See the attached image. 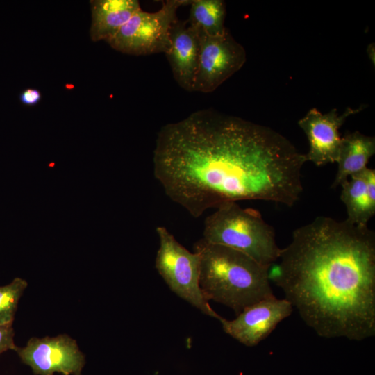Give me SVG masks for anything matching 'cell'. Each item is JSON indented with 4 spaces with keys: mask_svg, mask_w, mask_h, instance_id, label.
<instances>
[{
    "mask_svg": "<svg viewBox=\"0 0 375 375\" xmlns=\"http://www.w3.org/2000/svg\"><path fill=\"white\" fill-rule=\"evenodd\" d=\"M14 335L12 323L0 325V354L8 350L17 349Z\"/></svg>",
    "mask_w": 375,
    "mask_h": 375,
    "instance_id": "17",
    "label": "cell"
},
{
    "mask_svg": "<svg viewBox=\"0 0 375 375\" xmlns=\"http://www.w3.org/2000/svg\"><path fill=\"white\" fill-rule=\"evenodd\" d=\"M19 99L25 106H34L41 101L42 93L38 89L28 88L21 92Z\"/></svg>",
    "mask_w": 375,
    "mask_h": 375,
    "instance_id": "18",
    "label": "cell"
},
{
    "mask_svg": "<svg viewBox=\"0 0 375 375\" xmlns=\"http://www.w3.org/2000/svg\"><path fill=\"white\" fill-rule=\"evenodd\" d=\"M306 161L276 131L212 108L162 126L153 156L165 194L195 218L244 200L294 206Z\"/></svg>",
    "mask_w": 375,
    "mask_h": 375,
    "instance_id": "1",
    "label": "cell"
},
{
    "mask_svg": "<svg viewBox=\"0 0 375 375\" xmlns=\"http://www.w3.org/2000/svg\"><path fill=\"white\" fill-rule=\"evenodd\" d=\"M362 109V106L355 109L347 108L340 115L335 108L326 114L315 108L309 110L298 122L309 142V151L305 154L307 161L317 166L336 162L342 143L339 129L349 116Z\"/></svg>",
    "mask_w": 375,
    "mask_h": 375,
    "instance_id": "10",
    "label": "cell"
},
{
    "mask_svg": "<svg viewBox=\"0 0 375 375\" xmlns=\"http://www.w3.org/2000/svg\"><path fill=\"white\" fill-rule=\"evenodd\" d=\"M190 0H166L157 11L140 9L106 41L124 53L141 56L164 53L169 47V30L178 19L177 10Z\"/></svg>",
    "mask_w": 375,
    "mask_h": 375,
    "instance_id": "6",
    "label": "cell"
},
{
    "mask_svg": "<svg viewBox=\"0 0 375 375\" xmlns=\"http://www.w3.org/2000/svg\"><path fill=\"white\" fill-rule=\"evenodd\" d=\"M27 285L26 281L17 277L0 286V325L13 323L19 301Z\"/></svg>",
    "mask_w": 375,
    "mask_h": 375,
    "instance_id": "16",
    "label": "cell"
},
{
    "mask_svg": "<svg viewBox=\"0 0 375 375\" xmlns=\"http://www.w3.org/2000/svg\"><path fill=\"white\" fill-rule=\"evenodd\" d=\"M269 278L319 336L375 335V233L367 226L316 217L293 231Z\"/></svg>",
    "mask_w": 375,
    "mask_h": 375,
    "instance_id": "2",
    "label": "cell"
},
{
    "mask_svg": "<svg viewBox=\"0 0 375 375\" xmlns=\"http://www.w3.org/2000/svg\"><path fill=\"white\" fill-rule=\"evenodd\" d=\"M188 24L199 33L222 34L226 31V4L222 0H190Z\"/></svg>",
    "mask_w": 375,
    "mask_h": 375,
    "instance_id": "15",
    "label": "cell"
},
{
    "mask_svg": "<svg viewBox=\"0 0 375 375\" xmlns=\"http://www.w3.org/2000/svg\"><path fill=\"white\" fill-rule=\"evenodd\" d=\"M374 153V137L365 135L358 131L342 137L336 161L338 171L331 188H337L351 176L366 169L369 160Z\"/></svg>",
    "mask_w": 375,
    "mask_h": 375,
    "instance_id": "14",
    "label": "cell"
},
{
    "mask_svg": "<svg viewBox=\"0 0 375 375\" xmlns=\"http://www.w3.org/2000/svg\"><path fill=\"white\" fill-rule=\"evenodd\" d=\"M293 309L285 299H279L274 296L244 308L232 320L222 316L218 320L226 333L247 347H253L290 317Z\"/></svg>",
    "mask_w": 375,
    "mask_h": 375,
    "instance_id": "9",
    "label": "cell"
},
{
    "mask_svg": "<svg viewBox=\"0 0 375 375\" xmlns=\"http://www.w3.org/2000/svg\"><path fill=\"white\" fill-rule=\"evenodd\" d=\"M200 53V35L186 20L177 19L169 30V47L165 53L178 84L193 92Z\"/></svg>",
    "mask_w": 375,
    "mask_h": 375,
    "instance_id": "11",
    "label": "cell"
},
{
    "mask_svg": "<svg viewBox=\"0 0 375 375\" xmlns=\"http://www.w3.org/2000/svg\"><path fill=\"white\" fill-rule=\"evenodd\" d=\"M159 239L155 266L169 288L203 314L220 317L209 305L201 289L200 256L181 244L165 226L156 229Z\"/></svg>",
    "mask_w": 375,
    "mask_h": 375,
    "instance_id": "5",
    "label": "cell"
},
{
    "mask_svg": "<svg viewBox=\"0 0 375 375\" xmlns=\"http://www.w3.org/2000/svg\"><path fill=\"white\" fill-rule=\"evenodd\" d=\"M92 23L90 29L94 42L111 38L141 8L137 0L90 1Z\"/></svg>",
    "mask_w": 375,
    "mask_h": 375,
    "instance_id": "13",
    "label": "cell"
},
{
    "mask_svg": "<svg viewBox=\"0 0 375 375\" xmlns=\"http://www.w3.org/2000/svg\"><path fill=\"white\" fill-rule=\"evenodd\" d=\"M200 256L199 284L204 297L231 308L237 315L244 308L274 297L269 268L247 255L202 238L194 244Z\"/></svg>",
    "mask_w": 375,
    "mask_h": 375,
    "instance_id": "3",
    "label": "cell"
},
{
    "mask_svg": "<svg viewBox=\"0 0 375 375\" xmlns=\"http://www.w3.org/2000/svg\"><path fill=\"white\" fill-rule=\"evenodd\" d=\"M215 209L205 219L203 240L239 251L269 269L278 260L281 249L274 229L258 210L238 202Z\"/></svg>",
    "mask_w": 375,
    "mask_h": 375,
    "instance_id": "4",
    "label": "cell"
},
{
    "mask_svg": "<svg viewBox=\"0 0 375 375\" xmlns=\"http://www.w3.org/2000/svg\"><path fill=\"white\" fill-rule=\"evenodd\" d=\"M340 186V199L347 209V219L367 226L375 214V170L367 167L351 176Z\"/></svg>",
    "mask_w": 375,
    "mask_h": 375,
    "instance_id": "12",
    "label": "cell"
},
{
    "mask_svg": "<svg viewBox=\"0 0 375 375\" xmlns=\"http://www.w3.org/2000/svg\"><path fill=\"white\" fill-rule=\"evenodd\" d=\"M199 35V60L193 92L208 93L241 69L246 51L228 28L217 35Z\"/></svg>",
    "mask_w": 375,
    "mask_h": 375,
    "instance_id": "7",
    "label": "cell"
},
{
    "mask_svg": "<svg viewBox=\"0 0 375 375\" xmlns=\"http://www.w3.org/2000/svg\"><path fill=\"white\" fill-rule=\"evenodd\" d=\"M35 375H81L85 363L76 341L66 334L31 338L24 347L15 350Z\"/></svg>",
    "mask_w": 375,
    "mask_h": 375,
    "instance_id": "8",
    "label": "cell"
}]
</instances>
